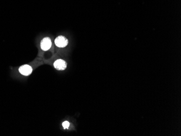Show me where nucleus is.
Returning a JSON list of instances; mask_svg holds the SVG:
<instances>
[{
  "instance_id": "obj_3",
  "label": "nucleus",
  "mask_w": 181,
  "mask_h": 136,
  "mask_svg": "<svg viewBox=\"0 0 181 136\" xmlns=\"http://www.w3.org/2000/svg\"><path fill=\"white\" fill-rule=\"evenodd\" d=\"M54 66L58 70L63 71L66 68L67 64L64 60L59 59L55 61V62L54 63Z\"/></svg>"
},
{
  "instance_id": "obj_4",
  "label": "nucleus",
  "mask_w": 181,
  "mask_h": 136,
  "mask_svg": "<svg viewBox=\"0 0 181 136\" xmlns=\"http://www.w3.org/2000/svg\"><path fill=\"white\" fill-rule=\"evenodd\" d=\"M19 72L24 76H29L32 72V68L27 65H23L19 68Z\"/></svg>"
},
{
  "instance_id": "obj_2",
  "label": "nucleus",
  "mask_w": 181,
  "mask_h": 136,
  "mask_svg": "<svg viewBox=\"0 0 181 136\" xmlns=\"http://www.w3.org/2000/svg\"><path fill=\"white\" fill-rule=\"evenodd\" d=\"M41 48L43 51H47L51 47L52 42L49 37H45L41 42Z\"/></svg>"
},
{
  "instance_id": "obj_5",
  "label": "nucleus",
  "mask_w": 181,
  "mask_h": 136,
  "mask_svg": "<svg viewBox=\"0 0 181 136\" xmlns=\"http://www.w3.org/2000/svg\"><path fill=\"white\" fill-rule=\"evenodd\" d=\"M69 121H64V122H63V123H62V126L64 127V128H69Z\"/></svg>"
},
{
  "instance_id": "obj_1",
  "label": "nucleus",
  "mask_w": 181,
  "mask_h": 136,
  "mask_svg": "<svg viewBox=\"0 0 181 136\" xmlns=\"http://www.w3.org/2000/svg\"><path fill=\"white\" fill-rule=\"evenodd\" d=\"M68 40L63 36L57 37L55 40V44L57 47L63 48L66 47L68 44Z\"/></svg>"
}]
</instances>
